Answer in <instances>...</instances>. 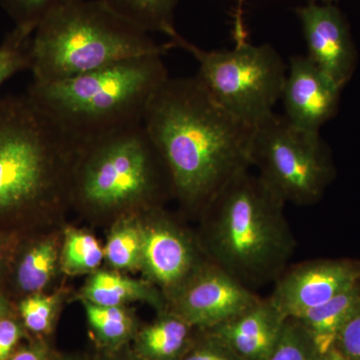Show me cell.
I'll return each instance as SVG.
<instances>
[{"label":"cell","mask_w":360,"mask_h":360,"mask_svg":"<svg viewBox=\"0 0 360 360\" xmlns=\"http://www.w3.org/2000/svg\"><path fill=\"white\" fill-rule=\"evenodd\" d=\"M319 360H349L347 359V357L343 356L342 354H340V352L335 349V348H333V349L329 350L328 354L321 355Z\"/></svg>","instance_id":"34"},{"label":"cell","mask_w":360,"mask_h":360,"mask_svg":"<svg viewBox=\"0 0 360 360\" xmlns=\"http://www.w3.org/2000/svg\"><path fill=\"white\" fill-rule=\"evenodd\" d=\"M333 348L347 359L360 360V307L340 329Z\"/></svg>","instance_id":"28"},{"label":"cell","mask_w":360,"mask_h":360,"mask_svg":"<svg viewBox=\"0 0 360 360\" xmlns=\"http://www.w3.org/2000/svg\"><path fill=\"white\" fill-rule=\"evenodd\" d=\"M73 176L84 205L115 210L172 191L167 167L143 124L116 130L78 146Z\"/></svg>","instance_id":"6"},{"label":"cell","mask_w":360,"mask_h":360,"mask_svg":"<svg viewBox=\"0 0 360 360\" xmlns=\"http://www.w3.org/2000/svg\"><path fill=\"white\" fill-rule=\"evenodd\" d=\"M284 205L250 168L240 172L203 210L206 255L251 290L276 281L296 248Z\"/></svg>","instance_id":"2"},{"label":"cell","mask_w":360,"mask_h":360,"mask_svg":"<svg viewBox=\"0 0 360 360\" xmlns=\"http://www.w3.org/2000/svg\"><path fill=\"white\" fill-rule=\"evenodd\" d=\"M359 281L356 260H309L284 270L269 298L283 317L296 319Z\"/></svg>","instance_id":"10"},{"label":"cell","mask_w":360,"mask_h":360,"mask_svg":"<svg viewBox=\"0 0 360 360\" xmlns=\"http://www.w3.org/2000/svg\"><path fill=\"white\" fill-rule=\"evenodd\" d=\"M238 1V11L234 20V41L239 42L248 39V33L245 32V25L243 20V4L245 0H236Z\"/></svg>","instance_id":"31"},{"label":"cell","mask_w":360,"mask_h":360,"mask_svg":"<svg viewBox=\"0 0 360 360\" xmlns=\"http://www.w3.org/2000/svg\"><path fill=\"white\" fill-rule=\"evenodd\" d=\"M314 341L300 322L286 319L276 347L265 360H319Z\"/></svg>","instance_id":"23"},{"label":"cell","mask_w":360,"mask_h":360,"mask_svg":"<svg viewBox=\"0 0 360 360\" xmlns=\"http://www.w3.org/2000/svg\"><path fill=\"white\" fill-rule=\"evenodd\" d=\"M151 224L143 229L142 265L172 302L212 260L203 258L205 251L198 250L193 239L169 220L158 219Z\"/></svg>","instance_id":"12"},{"label":"cell","mask_w":360,"mask_h":360,"mask_svg":"<svg viewBox=\"0 0 360 360\" xmlns=\"http://www.w3.org/2000/svg\"><path fill=\"white\" fill-rule=\"evenodd\" d=\"M59 360H84V359H79V357L68 356V357H63V359H61Z\"/></svg>","instance_id":"37"},{"label":"cell","mask_w":360,"mask_h":360,"mask_svg":"<svg viewBox=\"0 0 360 360\" xmlns=\"http://www.w3.org/2000/svg\"><path fill=\"white\" fill-rule=\"evenodd\" d=\"M285 321L269 298H262L233 319L203 331L224 343L240 360H265L276 347Z\"/></svg>","instance_id":"14"},{"label":"cell","mask_w":360,"mask_h":360,"mask_svg":"<svg viewBox=\"0 0 360 360\" xmlns=\"http://www.w3.org/2000/svg\"><path fill=\"white\" fill-rule=\"evenodd\" d=\"M58 304L56 295L37 292L23 298L18 309L25 328L37 335L49 333L53 324Z\"/></svg>","instance_id":"25"},{"label":"cell","mask_w":360,"mask_h":360,"mask_svg":"<svg viewBox=\"0 0 360 360\" xmlns=\"http://www.w3.org/2000/svg\"><path fill=\"white\" fill-rule=\"evenodd\" d=\"M205 338L193 343L180 360H240L224 343L203 331Z\"/></svg>","instance_id":"27"},{"label":"cell","mask_w":360,"mask_h":360,"mask_svg":"<svg viewBox=\"0 0 360 360\" xmlns=\"http://www.w3.org/2000/svg\"><path fill=\"white\" fill-rule=\"evenodd\" d=\"M84 304L90 326L101 347L115 352L135 336L134 319L122 307H104L87 300Z\"/></svg>","instance_id":"19"},{"label":"cell","mask_w":360,"mask_h":360,"mask_svg":"<svg viewBox=\"0 0 360 360\" xmlns=\"http://www.w3.org/2000/svg\"><path fill=\"white\" fill-rule=\"evenodd\" d=\"M307 47V56L338 86L352 79L357 51L347 18L333 4L307 2L295 9Z\"/></svg>","instance_id":"11"},{"label":"cell","mask_w":360,"mask_h":360,"mask_svg":"<svg viewBox=\"0 0 360 360\" xmlns=\"http://www.w3.org/2000/svg\"><path fill=\"white\" fill-rule=\"evenodd\" d=\"M250 160L258 176L284 205H314L335 176L321 132L296 127L274 112L255 125Z\"/></svg>","instance_id":"8"},{"label":"cell","mask_w":360,"mask_h":360,"mask_svg":"<svg viewBox=\"0 0 360 360\" xmlns=\"http://www.w3.org/2000/svg\"><path fill=\"white\" fill-rule=\"evenodd\" d=\"M104 250L96 238L86 232L70 229L65 232L63 267L70 274L94 271L101 265Z\"/></svg>","instance_id":"22"},{"label":"cell","mask_w":360,"mask_h":360,"mask_svg":"<svg viewBox=\"0 0 360 360\" xmlns=\"http://www.w3.org/2000/svg\"><path fill=\"white\" fill-rule=\"evenodd\" d=\"M77 146L27 94L0 96V217L34 210L72 175Z\"/></svg>","instance_id":"5"},{"label":"cell","mask_w":360,"mask_h":360,"mask_svg":"<svg viewBox=\"0 0 360 360\" xmlns=\"http://www.w3.org/2000/svg\"><path fill=\"white\" fill-rule=\"evenodd\" d=\"M111 232L104 257L113 267L118 269H132L142 265L143 248V227L134 224L131 220H124Z\"/></svg>","instance_id":"21"},{"label":"cell","mask_w":360,"mask_h":360,"mask_svg":"<svg viewBox=\"0 0 360 360\" xmlns=\"http://www.w3.org/2000/svg\"><path fill=\"white\" fill-rule=\"evenodd\" d=\"M172 42L156 44L149 33L101 0H68L32 33V82L49 84L146 54H167Z\"/></svg>","instance_id":"4"},{"label":"cell","mask_w":360,"mask_h":360,"mask_svg":"<svg viewBox=\"0 0 360 360\" xmlns=\"http://www.w3.org/2000/svg\"><path fill=\"white\" fill-rule=\"evenodd\" d=\"M341 90L307 56H292L281 94L283 115L296 127L321 132L338 113Z\"/></svg>","instance_id":"13"},{"label":"cell","mask_w":360,"mask_h":360,"mask_svg":"<svg viewBox=\"0 0 360 360\" xmlns=\"http://www.w3.org/2000/svg\"><path fill=\"white\" fill-rule=\"evenodd\" d=\"M13 305L11 302L0 292V319L13 317Z\"/></svg>","instance_id":"33"},{"label":"cell","mask_w":360,"mask_h":360,"mask_svg":"<svg viewBox=\"0 0 360 360\" xmlns=\"http://www.w3.org/2000/svg\"><path fill=\"white\" fill-rule=\"evenodd\" d=\"M11 238L9 236L0 234V274L6 265L7 257L9 255V248H11Z\"/></svg>","instance_id":"32"},{"label":"cell","mask_w":360,"mask_h":360,"mask_svg":"<svg viewBox=\"0 0 360 360\" xmlns=\"http://www.w3.org/2000/svg\"><path fill=\"white\" fill-rule=\"evenodd\" d=\"M162 56L146 54L61 82H32L26 94L78 148L142 123L149 101L169 77Z\"/></svg>","instance_id":"3"},{"label":"cell","mask_w":360,"mask_h":360,"mask_svg":"<svg viewBox=\"0 0 360 360\" xmlns=\"http://www.w3.org/2000/svg\"><path fill=\"white\" fill-rule=\"evenodd\" d=\"M6 360H53V357L44 341L35 340L16 348Z\"/></svg>","instance_id":"30"},{"label":"cell","mask_w":360,"mask_h":360,"mask_svg":"<svg viewBox=\"0 0 360 360\" xmlns=\"http://www.w3.org/2000/svg\"><path fill=\"white\" fill-rule=\"evenodd\" d=\"M101 360H141L139 356L134 354V357L120 356V355H113V356L106 357Z\"/></svg>","instance_id":"35"},{"label":"cell","mask_w":360,"mask_h":360,"mask_svg":"<svg viewBox=\"0 0 360 360\" xmlns=\"http://www.w3.org/2000/svg\"><path fill=\"white\" fill-rule=\"evenodd\" d=\"M25 335V326L13 317L0 319V360L8 359Z\"/></svg>","instance_id":"29"},{"label":"cell","mask_w":360,"mask_h":360,"mask_svg":"<svg viewBox=\"0 0 360 360\" xmlns=\"http://www.w3.org/2000/svg\"><path fill=\"white\" fill-rule=\"evenodd\" d=\"M142 124L167 167L172 193L205 210L233 177L251 167L255 127L229 112L198 77H168Z\"/></svg>","instance_id":"1"},{"label":"cell","mask_w":360,"mask_h":360,"mask_svg":"<svg viewBox=\"0 0 360 360\" xmlns=\"http://www.w3.org/2000/svg\"><path fill=\"white\" fill-rule=\"evenodd\" d=\"M68 0H0L15 30L32 37L42 20Z\"/></svg>","instance_id":"24"},{"label":"cell","mask_w":360,"mask_h":360,"mask_svg":"<svg viewBox=\"0 0 360 360\" xmlns=\"http://www.w3.org/2000/svg\"><path fill=\"white\" fill-rule=\"evenodd\" d=\"M338 0H307V2H319V4H333Z\"/></svg>","instance_id":"36"},{"label":"cell","mask_w":360,"mask_h":360,"mask_svg":"<svg viewBox=\"0 0 360 360\" xmlns=\"http://www.w3.org/2000/svg\"><path fill=\"white\" fill-rule=\"evenodd\" d=\"M169 41L193 56L198 65L196 77L232 115L255 127L274 112L288 71L274 46L246 39L236 42L232 49L205 51L177 32Z\"/></svg>","instance_id":"7"},{"label":"cell","mask_w":360,"mask_h":360,"mask_svg":"<svg viewBox=\"0 0 360 360\" xmlns=\"http://www.w3.org/2000/svg\"><path fill=\"white\" fill-rule=\"evenodd\" d=\"M193 329L179 315L165 311L136 333L134 354L141 360H180L193 345Z\"/></svg>","instance_id":"16"},{"label":"cell","mask_w":360,"mask_h":360,"mask_svg":"<svg viewBox=\"0 0 360 360\" xmlns=\"http://www.w3.org/2000/svg\"><path fill=\"white\" fill-rule=\"evenodd\" d=\"M32 37L14 30L0 45V89L9 78L30 70V44Z\"/></svg>","instance_id":"26"},{"label":"cell","mask_w":360,"mask_h":360,"mask_svg":"<svg viewBox=\"0 0 360 360\" xmlns=\"http://www.w3.org/2000/svg\"><path fill=\"white\" fill-rule=\"evenodd\" d=\"M125 20L150 34L172 37L176 32L174 14L179 0H101Z\"/></svg>","instance_id":"18"},{"label":"cell","mask_w":360,"mask_h":360,"mask_svg":"<svg viewBox=\"0 0 360 360\" xmlns=\"http://www.w3.org/2000/svg\"><path fill=\"white\" fill-rule=\"evenodd\" d=\"M58 252L51 240L40 241L25 251L15 270V283L22 292H40L51 281Z\"/></svg>","instance_id":"20"},{"label":"cell","mask_w":360,"mask_h":360,"mask_svg":"<svg viewBox=\"0 0 360 360\" xmlns=\"http://www.w3.org/2000/svg\"><path fill=\"white\" fill-rule=\"evenodd\" d=\"M360 307V281L321 307L296 319L307 331L319 354L335 347L340 329Z\"/></svg>","instance_id":"15"},{"label":"cell","mask_w":360,"mask_h":360,"mask_svg":"<svg viewBox=\"0 0 360 360\" xmlns=\"http://www.w3.org/2000/svg\"><path fill=\"white\" fill-rule=\"evenodd\" d=\"M260 300L251 288L210 262L169 302V311L193 328L210 330Z\"/></svg>","instance_id":"9"},{"label":"cell","mask_w":360,"mask_h":360,"mask_svg":"<svg viewBox=\"0 0 360 360\" xmlns=\"http://www.w3.org/2000/svg\"><path fill=\"white\" fill-rule=\"evenodd\" d=\"M87 302L104 307H122L124 303L141 300L165 312V298L148 284L129 277L99 271L89 279L84 290Z\"/></svg>","instance_id":"17"}]
</instances>
